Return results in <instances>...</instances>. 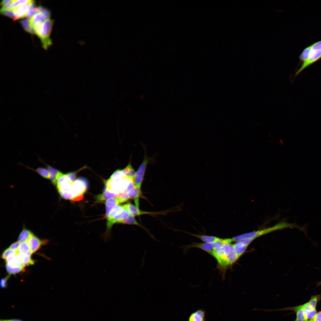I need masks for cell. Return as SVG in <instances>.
I'll use <instances>...</instances> for the list:
<instances>
[{"label": "cell", "instance_id": "obj_19", "mask_svg": "<svg viewBox=\"0 0 321 321\" xmlns=\"http://www.w3.org/2000/svg\"><path fill=\"white\" fill-rule=\"evenodd\" d=\"M248 245L240 240L236 241L233 244L239 258L244 252Z\"/></svg>", "mask_w": 321, "mask_h": 321}, {"label": "cell", "instance_id": "obj_28", "mask_svg": "<svg viewBox=\"0 0 321 321\" xmlns=\"http://www.w3.org/2000/svg\"><path fill=\"white\" fill-rule=\"evenodd\" d=\"M311 45L304 49L301 53L299 58L300 61L303 63L308 59L311 49Z\"/></svg>", "mask_w": 321, "mask_h": 321}, {"label": "cell", "instance_id": "obj_4", "mask_svg": "<svg viewBox=\"0 0 321 321\" xmlns=\"http://www.w3.org/2000/svg\"><path fill=\"white\" fill-rule=\"evenodd\" d=\"M290 227L299 229V226L295 224L288 223L285 222H280L270 228L252 232V238L254 239L261 235L273 231L278 229Z\"/></svg>", "mask_w": 321, "mask_h": 321}, {"label": "cell", "instance_id": "obj_14", "mask_svg": "<svg viewBox=\"0 0 321 321\" xmlns=\"http://www.w3.org/2000/svg\"><path fill=\"white\" fill-rule=\"evenodd\" d=\"M185 232L199 239L205 243H215L221 241L223 239L213 236L195 234L188 232Z\"/></svg>", "mask_w": 321, "mask_h": 321}, {"label": "cell", "instance_id": "obj_35", "mask_svg": "<svg viewBox=\"0 0 321 321\" xmlns=\"http://www.w3.org/2000/svg\"><path fill=\"white\" fill-rule=\"evenodd\" d=\"M16 251L10 249L9 248L5 250L2 254L1 257L3 259H6L10 255L16 254Z\"/></svg>", "mask_w": 321, "mask_h": 321}, {"label": "cell", "instance_id": "obj_39", "mask_svg": "<svg viewBox=\"0 0 321 321\" xmlns=\"http://www.w3.org/2000/svg\"><path fill=\"white\" fill-rule=\"evenodd\" d=\"M10 275H8L5 277L2 278L1 280L0 286L2 288H6L7 287V281L8 279L9 278Z\"/></svg>", "mask_w": 321, "mask_h": 321}, {"label": "cell", "instance_id": "obj_21", "mask_svg": "<svg viewBox=\"0 0 321 321\" xmlns=\"http://www.w3.org/2000/svg\"><path fill=\"white\" fill-rule=\"evenodd\" d=\"M124 208L128 209L129 212L134 216L139 215L141 214L148 213L147 212L141 211L139 208L130 203H127L124 205Z\"/></svg>", "mask_w": 321, "mask_h": 321}, {"label": "cell", "instance_id": "obj_43", "mask_svg": "<svg viewBox=\"0 0 321 321\" xmlns=\"http://www.w3.org/2000/svg\"><path fill=\"white\" fill-rule=\"evenodd\" d=\"M41 12L44 15L47 19H49L51 14L50 12L48 10L44 8Z\"/></svg>", "mask_w": 321, "mask_h": 321}, {"label": "cell", "instance_id": "obj_10", "mask_svg": "<svg viewBox=\"0 0 321 321\" xmlns=\"http://www.w3.org/2000/svg\"><path fill=\"white\" fill-rule=\"evenodd\" d=\"M32 1L30 0L27 3L21 4L12 10L18 19L25 17L27 13L30 10L29 5Z\"/></svg>", "mask_w": 321, "mask_h": 321}, {"label": "cell", "instance_id": "obj_6", "mask_svg": "<svg viewBox=\"0 0 321 321\" xmlns=\"http://www.w3.org/2000/svg\"><path fill=\"white\" fill-rule=\"evenodd\" d=\"M148 162V160L145 155V157H144L142 163L136 172L133 181L135 186L141 188Z\"/></svg>", "mask_w": 321, "mask_h": 321}, {"label": "cell", "instance_id": "obj_32", "mask_svg": "<svg viewBox=\"0 0 321 321\" xmlns=\"http://www.w3.org/2000/svg\"><path fill=\"white\" fill-rule=\"evenodd\" d=\"M11 267H16L18 266L22 267L21 261L18 260L15 258L7 263Z\"/></svg>", "mask_w": 321, "mask_h": 321}, {"label": "cell", "instance_id": "obj_20", "mask_svg": "<svg viewBox=\"0 0 321 321\" xmlns=\"http://www.w3.org/2000/svg\"><path fill=\"white\" fill-rule=\"evenodd\" d=\"M33 235V233L30 230L24 228L18 236V241L20 242L28 241Z\"/></svg>", "mask_w": 321, "mask_h": 321}, {"label": "cell", "instance_id": "obj_17", "mask_svg": "<svg viewBox=\"0 0 321 321\" xmlns=\"http://www.w3.org/2000/svg\"><path fill=\"white\" fill-rule=\"evenodd\" d=\"M45 165L50 174V179L54 185H56L57 179L62 173L52 166L46 164Z\"/></svg>", "mask_w": 321, "mask_h": 321}, {"label": "cell", "instance_id": "obj_2", "mask_svg": "<svg viewBox=\"0 0 321 321\" xmlns=\"http://www.w3.org/2000/svg\"><path fill=\"white\" fill-rule=\"evenodd\" d=\"M53 21L50 19L46 20L38 29L35 30V34L40 38L45 49L52 44L50 37L53 23Z\"/></svg>", "mask_w": 321, "mask_h": 321}, {"label": "cell", "instance_id": "obj_48", "mask_svg": "<svg viewBox=\"0 0 321 321\" xmlns=\"http://www.w3.org/2000/svg\"><path fill=\"white\" fill-rule=\"evenodd\" d=\"M78 42H79V43L80 45H82L83 44H84L85 43V42H84V41H79Z\"/></svg>", "mask_w": 321, "mask_h": 321}, {"label": "cell", "instance_id": "obj_12", "mask_svg": "<svg viewBox=\"0 0 321 321\" xmlns=\"http://www.w3.org/2000/svg\"><path fill=\"white\" fill-rule=\"evenodd\" d=\"M45 241L46 240H41L36 236L33 235L28 241L32 254L36 251L42 245L47 243Z\"/></svg>", "mask_w": 321, "mask_h": 321}, {"label": "cell", "instance_id": "obj_5", "mask_svg": "<svg viewBox=\"0 0 321 321\" xmlns=\"http://www.w3.org/2000/svg\"><path fill=\"white\" fill-rule=\"evenodd\" d=\"M88 186V181L84 177H79L74 181L72 185V190L73 198L83 195L86 191Z\"/></svg>", "mask_w": 321, "mask_h": 321}, {"label": "cell", "instance_id": "obj_11", "mask_svg": "<svg viewBox=\"0 0 321 321\" xmlns=\"http://www.w3.org/2000/svg\"><path fill=\"white\" fill-rule=\"evenodd\" d=\"M215 243H193L187 246L186 247V250L192 247L197 248L208 252L211 255L215 247Z\"/></svg>", "mask_w": 321, "mask_h": 321}, {"label": "cell", "instance_id": "obj_47", "mask_svg": "<svg viewBox=\"0 0 321 321\" xmlns=\"http://www.w3.org/2000/svg\"><path fill=\"white\" fill-rule=\"evenodd\" d=\"M6 321H24L18 319H12L9 320H6Z\"/></svg>", "mask_w": 321, "mask_h": 321}, {"label": "cell", "instance_id": "obj_40", "mask_svg": "<svg viewBox=\"0 0 321 321\" xmlns=\"http://www.w3.org/2000/svg\"><path fill=\"white\" fill-rule=\"evenodd\" d=\"M308 321H321V311L317 312L312 318Z\"/></svg>", "mask_w": 321, "mask_h": 321}, {"label": "cell", "instance_id": "obj_36", "mask_svg": "<svg viewBox=\"0 0 321 321\" xmlns=\"http://www.w3.org/2000/svg\"><path fill=\"white\" fill-rule=\"evenodd\" d=\"M38 13L39 12L37 11V7H35L29 10L26 14L25 17L29 18Z\"/></svg>", "mask_w": 321, "mask_h": 321}, {"label": "cell", "instance_id": "obj_29", "mask_svg": "<svg viewBox=\"0 0 321 321\" xmlns=\"http://www.w3.org/2000/svg\"><path fill=\"white\" fill-rule=\"evenodd\" d=\"M6 268L7 271L10 274H14L18 273L22 271L24 268L21 266H18L16 267H11L10 266L7 264L6 265Z\"/></svg>", "mask_w": 321, "mask_h": 321}, {"label": "cell", "instance_id": "obj_13", "mask_svg": "<svg viewBox=\"0 0 321 321\" xmlns=\"http://www.w3.org/2000/svg\"><path fill=\"white\" fill-rule=\"evenodd\" d=\"M119 193V192L116 190H108L97 196V202H101L106 200L117 198Z\"/></svg>", "mask_w": 321, "mask_h": 321}, {"label": "cell", "instance_id": "obj_1", "mask_svg": "<svg viewBox=\"0 0 321 321\" xmlns=\"http://www.w3.org/2000/svg\"><path fill=\"white\" fill-rule=\"evenodd\" d=\"M215 257L222 268L234 263L239 258L233 244H224L219 248H214L212 255Z\"/></svg>", "mask_w": 321, "mask_h": 321}, {"label": "cell", "instance_id": "obj_41", "mask_svg": "<svg viewBox=\"0 0 321 321\" xmlns=\"http://www.w3.org/2000/svg\"><path fill=\"white\" fill-rule=\"evenodd\" d=\"M20 244V242L18 241L14 243L11 245L9 248L13 250L17 251Z\"/></svg>", "mask_w": 321, "mask_h": 321}, {"label": "cell", "instance_id": "obj_8", "mask_svg": "<svg viewBox=\"0 0 321 321\" xmlns=\"http://www.w3.org/2000/svg\"><path fill=\"white\" fill-rule=\"evenodd\" d=\"M130 213L128 209L124 208V210L120 213L115 215L112 218L107 220V229L109 230L112 225L116 223H121L123 220L127 219Z\"/></svg>", "mask_w": 321, "mask_h": 321}, {"label": "cell", "instance_id": "obj_18", "mask_svg": "<svg viewBox=\"0 0 321 321\" xmlns=\"http://www.w3.org/2000/svg\"><path fill=\"white\" fill-rule=\"evenodd\" d=\"M106 206V215L107 217L112 209L120 204L117 198H112L107 200L105 202Z\"/></svg>", "mask_w": 321, "mask_h": 321}, {"label": "cell", "instance_id": "obj_34", "mask_svg": "<svg viewBox=\"0 0 321 321\" xmlns=\"http://www.w3.org/2000/svg\"><path fill=\"white\" fill-rule=\"evenodd\" d=\"M30 0H15L11 4L9 9L12 10L15 8L17 7L19 5L27 3L29 2Z\"/></svg>", "mask_w": 321, "mask_h": 321}, {"label": "cell", "instance_id": "obj_25", "mask_svg": "<svg viewBox=\"0 0 321 321\" xmlns=\"http://www.w3.org/2000/svg\"><path fill=\"white\" fill-rule=\"evenodd\" d=\"M124 205H117L111 211L107 217V220L112 218L115 215L121 213L124 209Z\"/></svg>", "mask_w": 321, "mask_h": 321}, {"label": "cell", "instance_id": "obj_38", "mask_svg": "<svg viewBox=\"0 0 321 321\" xmlns=\"http://www.w3.org/2000/svg\"><path fill=\"white\" fill-rule=\"evenodd\" d=\"M63 198L67 199H71L73 198V194L72 192L62 193L60 194Z\"/></svg>", "mask_w": 321, "mask_h": 321}, {"label": "cell", "instance_id": "obj_7", "mask_svg": "<svg viewBox=\"0 0 321 321\" xmlns=\"http://www.w3.org/2000/svg\"><path fill=\"white\" fill-rule=\"evenodd\" d=\"M283 311H292L295 312L296 314V318L294 321H307L303 310L302 308L301 305L294 307H289L279 309H265L264 310V311L265 312Z\"/></svg>", "mask_w": 321, "mask_h": 321}, {"label": "cell", "instance_id": "obj_23", "mask_svg": "<svg viewBox=\"0 0 321 321\" xmlns=\"http://www.w3.org/2000/svg\"><path fill=\"white\" fill-rule=\"evenodd\" d=\"M32 254L30 250L26 254L23 255L21 260L22 267L24 268L26 266L34 264V261L31 259V255Z\"/></svg>", "mask_w": 321, "mask_h": 321}, {"label": "cell", "instance_id": "obj_30", "mask_svg": "<svg viewBox=\"0 0 321 321\" xmlns=\"http://www.w3.org/2000/svg\"><path fill=\"white\" fill-rule=\"evenodd\" d=\"M134 216L130 213L128 217L126 219L122 221L121 223L134 224L141 226V225L135 220Z\"/></svg>", "mask_w": 321, "mask_h": 321}, {"label": "cell", "instance_id": "obj_46", "mask_svg": "<svg viewBox=\"0 0 321 321\" xmlns=\"http://www.w3.org/2000/svg\"><path fill=\"white\" fill-rule=\"evenodd\" d=\"M83 195H81L76 197L73 198L72 200L75 201H77L79 200H80L83 199Z\"/></svg>", "mask_w": 321, "mask_h": 321}, {"label": "cell", "instance_id": "obj_15", "mask_svg": "<svg viewBox=\"0 0 321 321\" xmlns=\"http://www.w3.org/2000/svg\"><path fill=\"white\" fill-rule=\"evenodd\" d=\"M127 193L129 198L133 199L136 206L139 209V198L141 194L140 188L134 186L133 188Z\"/></svg>", "mask_w": 321, "mask_h": 321}, {"label": "cell", "instance_id": "obj_42", "mask_svg": "<svg viewBox=\"0 0 321 321\" xmlns=\"http://www.w3.org/2000/svg\"><path fill=\"white\" fill-rule=\"evenodd\" d=\"M67 176L70 179L71 181L73 182L75 178L76 173L74 172H70L66 174Z\"/></svg>", "mask_w": 321, "mask_h": 321}, {"label": "cell", "instance_id": "obj_27", "mask_svg": "<svg viewBox=\"0 0 321 321\" xmlns=\"http://www.w3.org/2000/svg\"><path fill=\"white\" fill-rule=\"evenodd\" d=\"M28 168L32 169L39 174L43 177L47 179H50V174L48 170L42 167L38 168L36 169H32V168L28 167Z\"/></svg>", "mask_w": 321, "mask_h": 321}, {"label": "cell", "instance_id": "obj_3", "mask_svg": "<svg viewBox=\"0 0 321 321\" xmlns=\"http://www.w3.org/2000/svg\"><path fill=\"white\" fill-rule=\"evenodd\" d=\"M311 46L308 59L302 63L300 68L296 72L295 76L305 68L321 58V40L313 44Z\"/></svg>", "mask_w": 321, "mask_h": 321}, {"label": "cell", "instance_id": "obj_31", "mask_svg": "<svg viewBox=\"0 0 321 321\" xmlns=\"http://www.w3.org/2000/svg\"><path fill=\"white\" fill-rule=\"evenodd\" d=\"M116 198H117L120 203L125 202L128 199V193L126 191L119 192Z\"/></svg>", "mask_w": 321, "mask_h": 321}, {"label": "cell", "instance_id": "obj_49", "mask_svg": "<svg viewBox=\"0 0 321 321\" xmlns=\"http://www.w3.org/2000/svg\"><path fill=\"white\" fill-rule=\"evenodd\" d=\"M321 285V281H320L317 284V286H319Z\"/></svg>", "mask_w": 321, "mask_h": 321}, {"label": "cell", "instance_id": "obj_26", "mask_svg": "<svg viewBox=\"0 0 321 321\" xmlns=\"http://www.w3.org/2000/svg\"><path fill=\"white\" fill-rule=\"evenodd\" d=\"M0 13L12 18L14 21L18 19L13 10H11L2 7L0 10Z\"/></svg>", "mask_w": 321, "mask_h": 321}, {"label": "cell", "instance_id": "obj_16", "mask_svg": "<svg viewBox=\"0 0 321 321\" xmlns=\"http://www.w3.org/2000/svg\"><path fill=\"white\" fill-rule=\"evenodd\" d=\"M205 315L204 310H198L190 315L188 321H205Z\"/></svg>", "mask_w": 321, "mask_h": 321}, {"label": "cell", "instance_id": "obj_50", "mask_svg": "<svg viewBox=\"0 0 321 321\" xmlns=\"http://www.w3.org/2000/svg\"><path fill=\"white\" fill-rule=\"evenodd\" d=\"M0 321H6V320H1Z\"/></svg>", "mask_w": 321, "mask_h": 321}, {"label": "cell", "instance_id": "obj_44", "mask_svg": "<svg viewBox=\"0 0 321 321\" xmlns=\"http://www.w3.org/2000/svg\"><path fill=\"white\" fill-rule=\"evenodd\" d=\"M134 186L133 182L132 181H130L126 188V191L128 193L132 190Z\"/></svg>", "mask_w": 321, "mask_h": 321}, {"label": "cell", "instance_id": "obj_9", "mask_svg": "<svg viewBox=\"0 0 321 321\" xmlns=\"http://www.w3.org/2000/svg\"><path fill=\"white\" fill-rule=\"evenodd\" d=\"M47 19L44 15L40 12L35 14L29 19L30 26L35 30L38 29Z\"/></svg>", "mask_w": 321, "mask_h": 321}, {"label": "cell", "instance_id": "obj_45", "mask_svg": "<svg viewBox=\"0 0 321 321\" xmlns=\"http://www.w3.org/2000/svg\"><path fill=\"white\" fill-rule=\"evenodd\" d=\"M15 254H11L9 255L6 259V262L7 263L12 259L15 257Z\"/></svg>", "mask_w": 321, "mask_h": 321}, {"label": "cell", "instance_id": "obj_24", "mask_svg": "<svg viewBox=\"0 0 321 321\" xmlns=\"http://www.w3.org/2000/svg\"><path fill=\"white\" fill-rule=\"evenodd\" d=\"M122 170L126 176L133 182L136 172L131 164L129 163Z\"/></svg>", "mask_w": 321, "mask_h": 321}, {"label": "cell", "instance_id": "obj_37", "mask_svg": "<svg viewBox=\"0 0 321 321\" xmlns=\"http://www.w3.org/2000/svg\"><path fill=\"white\" fill-rule=\"evenodd\" d=\"M14 0H4L2 1L1 5L3 7L8 9L14 1Z\"/></svg>", "mask_w": 321, "mask_h": 321}, {"label": "cell", "instance_id": "obj_22", "mask_svg": "<svg viewBox=\"0 0 321 321\" xmlns=\"http://www.w3.org/2000/svg\"><path fill=\"white\" fill-rule=\"evenodd\" d=\"M30 250V246L28 241L23 242L20 243L15 254H20L23 255Z\"/></svg>", "mask_w": 321, "mask_h": 321}, {"label": "cell", "instance_id": "obj_33", "mask_svg": "<svg viewBox=\"0 0 321 321\" xmlns=\"http://www.w3.org/2000/svg\"><path fill=\"white\" fill-rule=\"evenodd\" d=\"M20 23L26 31L29 33L31 26L30 25L29 18L21 21Z\"/></svg>", "mask_w": 321, "mask_h": 321}]
</instances>
